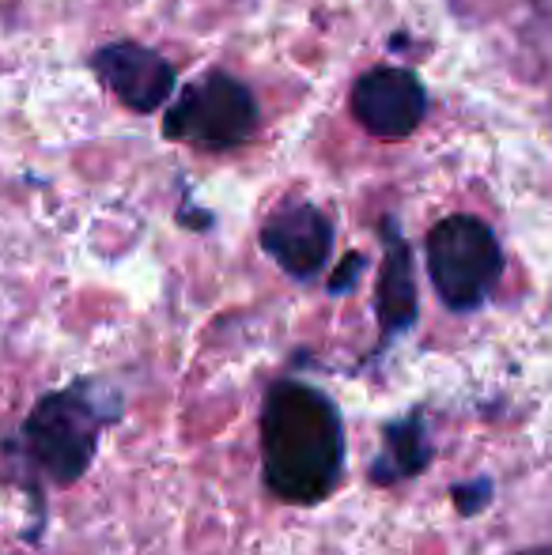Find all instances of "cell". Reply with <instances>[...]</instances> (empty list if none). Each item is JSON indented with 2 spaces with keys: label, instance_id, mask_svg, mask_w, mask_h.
Segmentation results:
<instances>
[{
  "label": "cell",
  "instance_id": "4",
  "mask_svg": "<svg viewBox=\"0 0 552 555\" xmlns=\"http://www.w3.org/2000/svg\"><path fill=\"white\" fill-rule=\"evenodd\" d=\"M254 129H258V103L251 88L228 73H208L182 88L163 121L167 140H182L208 152H231L246 144Z\"/></svg>",
  "mask_w": 552,
  "mask_h": 555
},
{
  "label": "cell",
  "instance_id": "1",
  "mask_svg": "<svg viewBox=\"0 0 552 555\" xmlns=\"http://www.w3.org/2000/svg\"><path fill=\"white\" fill-rule=\"evenodd\" d=\"M261 473L284 503L314 506L345 473V427L322 389L277 382L261 404Z\"/></svg>",
  "mask_w": 552,
  "mask_h": 555
},
{
  "label": "cell",
  "instance_id": "7",
  "mask_svg": "<svg viewBox=\"0 0 552 555\" xmlns=\"http://www.w3.org/2000/svg\"><path fill=\"white\" fill-rule=\"evenodd\" d=\"M261 249L295 280H310L325 269L333 249V223L322 208L295 201L277 208L261 227Z\"/></svg>",
  "mask_w": 552,
  "mask_h": 555
},
{
  "label": "cell",
  "instance_id": "10",
  "mask_svg": "<svg viewBox=\"0 0 552 555\" xmlns=\"http://www.w3.org/2000/svg\"><path fill=\"white\" fill-rule=\"evenodd\" d=\"M454 503H458V514H480L488 506V499H492V480H485V476H477V480H470V483H458L454 491Z\"/></svg>",
  "mask_w": 552,
  "mask_h": 555
},
{
  "label": "cell",
  "instance_id": "12",
  "mask_svg": "<svg viewBox=\"0 0 552 555\" xmlns=\"http://www.w3.org/2000/svg\"><path fill=\"white\" fill-rule=\"evenodd\" d=\"M523 555H552V548H534V552H523Z\"/></svg>",
  "mask_w": 552,
  "mask_h": 555
},
{
  "label": "cell",
  "instance_id": "11",
  "mask_svg": "<svg viewBox=\"0 0 552 555\" xmlns=\"http://www.w3.org/2000/svg\"><path fill=\"white\" fill-rule=\"evenodd\" d=\"M363 264H368V261H363V254H348V257H345V264H341V269L333 272L330 292H333V295H345L348 287L356 284V276L363 272Z\"/></svg>",
  "mask_w": 552,
  "mask_h": 555
},
{
  "label": "cell",
  "instance_id": "3",
  "mask_svg": "<svg viewBox=\"0 0 552 555\" xmlns=\"http://www.w3.org/2000/svg\"><path fill=\"white\" fill-rule=\"evenodd\" d=\"M427 276L442 307L477 310L503 276V249L492 227L477 216H447L427 231Z\"/></svg>",
  "mask_w": 552,
  "mask_h": 555
},
{
  "label": "cell",
  "instance_id": "6",
  "mask_svg": "<svg viewBox=\"0 0 552 555\" xmlns=\"http://www.w3.org/2000/svg\"><path fill=\"white\" fill-rule=\"evenodd\" d=\"M91 68L103 80V88L111 95H118L121 106L137 114H152L175 95L178 76L170 68L167 57H159L155 50L140 42H111L103 50H95Z\"/></svg>",
  "mask_w": 552,
  "mask_h": 555
},
{
  "label": "cell",
  "instance_id": "9",
  "mask_svg": "<svg viewBox=\"0 0 552 555\" xmlns=\"http://www.w3.org/2000/svg\"><path fill=\"white\" fill-rule=\"evenodd\" d=\"M383 453L371 461V480L398 483L409 476H420L432 465V442H427V424L420 412H409L406 420H394L383 431Z\"/></svg>",
  "mask_w": 552,
  "mask_h": 555
},
{
  "label": "cell",
  "instance_id": "8",
  "mask_svg": "<svg viewBox=\"0 0 552 555\" xmlns=\"http://www.w3.org/2000/svg\"><path fill=\"white\" fill-rule=\"evenodd\" d=\"M383 269H378V292H375V314H378V351L401 333L416 325L420 302H416V276H413V249L401 238L398 223H383Z\"/></svg>",
  "mask_w": 552,
  "mask_h": 555
},
{
  "label": "cell",
  "instance_id": "5",
  "mask_svg": "<svg viewBox=\"0 0 552 555\" xmlns=\"http://www.w3.org/2000/svg\"><path fill=\"white\" fill-rule=\"evenodd\" d=\"M427 114V91L416 73L378 65L352 88V117L378 140H406Z\"/></svg>",
  "mask_w": 552,
  "mask_h": 555
},
{
  "label": "cell",
  "instance_id": "2",
  "mask_svg": "<svg viewBox=\"0 0 552 555\" xmlns=\"http://www.w3.org/2000/svg\"><path fill=\"white\" fill-rule=\"evenodd\" d=\"M118 420V397L103 393L95 382L80 378L46 393L20 427V457L46 483L68 488L91 468L99 435Z\"/></svg>",
  "mask_w": 552,
  "mask_h": 555
}]
</instances>
